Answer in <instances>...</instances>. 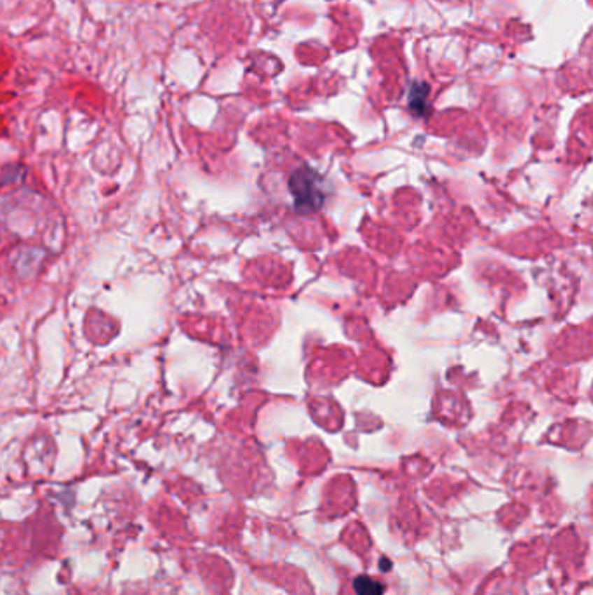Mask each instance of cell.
I'll return each instance as SVG.
<instances>
[{
    "label": "cell",
    "mask_w": 593,
    "mask_h": 595,
    "mask_svg": "<svg viewBox=\"0 0 593 595\" xmlns=\"http://www.w3.org/2000/svg\"><path fill=\"white\" fill-rule=\"evenodd\" d=\"M409 108L416 115H424L428 110V85L413 84L409 92Z\"/></svg>",
    "instance_id": "cell-2"
},
{
    "label": "cell",
    "mask_w": 593,
    "mask_h": 595,
    "mask_svg": "<svg viewBox=\"0 0 593 595\" xmlns=\"http://www.w3.org/2000/svg\"><path fill=\"white\" fill-rule=\"evenodd\" d=\"M353 589L357 595H381L383 594V585L369 576H359L353 582Z\"/></svg>",
    "instance_id": "cell-3"
},
{
    "label": "cell",
    "mask_w": 593,
    "mask_h": 595,
    "mask_svg": "<svg viewBox=\"0 0 593 595\" xmlns=\"http://www.w3.org/2000/svg\"><path fill=\"white\" fill-rule=\"evenodd\" d=\"M289 192L294 199L296 211L301 215L319 211L326 202V187L319 173L303 166L296 169L289 178Z\"/></svg>",
    "instance_id": "cell-1"
}]
</instances>
